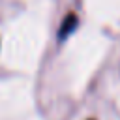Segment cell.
Returning <instances> with one entry per match:
<instances>
[{"instance_id": "6da1fadb", "label": "cell", "mask_w": 120, "mask_h": 120, "mask_svg": "<svg viewBox=\"0 0 120 120\" xmlns=\"http://www.w3.org/2000/svg\"><path fill=\"white\" fill-rule=\"evenodd\" d=\"M75 26H77V15H75V13H68V15H66V19H64V21H62V24H60L58 39H66V38L75 30Z\"/></svg>"}]
</instances>
